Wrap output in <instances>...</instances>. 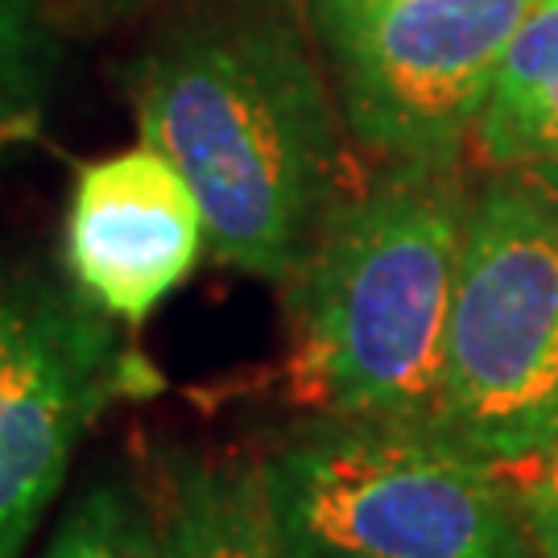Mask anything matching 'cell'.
<instances>
[{
    "label": "cell",
    "instance_id": "9c48e42d",
    "mask_svg": "<svg viewBox=\"0 0 558 558\" xmlns=\"http://www.w3.org/2000/svg\"><path fill=\"white\" fill-rule=\"evenodd\" d=\"M54 75V38L41 0H0V161L38 133Z\"/></svg>",
    "mask_w": 558,
    "mask_h": 558
},
{
    "label": "cell",
    "instance_id": "7c38bea8",
    "mask_svg": "<svg viewBox=\"0 0 558 558\" xmlns=\"http://www.w3.org/2000/svg\"><path fill=\"white\" fill-rule=\"evenodd\" d=\"M513 179L525 182V186H530V191L550 207V216L558 220V166H546V170H525V174H513Z\"/></svg>",
    "mask_w": 558,
    "mask_h": 558
},
{
    "label": "cell",
    "instance_id": "5b68a950",
    "mask_svg": "<svg viewBox=\"0 0 558 558\" xmlns=\"http://www.w3.org/2000/svg\"><path fill=\"white\" fill-rule=\"evenodd\" d=\"M538 0H311L348 133L389 166L459 170Z\"/></svg>",
    "mask_w": 558,
    "mask_h": 558
},
{
    "label": "cell",
    "instance_id": "3957f363",
    "mask_svg": "<svg viewBox=\"0 0 558 558\" xmlns=\"http://www.w3.org/2000/svg\"><path fill=\"white\" fill-rule=\"evenodd\" d=\"M265 484L281 558H534L505 468L430 422L311 418Z\"/></svg>",
    "mask_w": 558,
    "mask_h": 558
},
{
    "label": "cell",
    "instance_id": "7a4b0ae2",
    "mask_svg": "<svg viewBox=\"0 0 558 558\" xmlns=\"http://www.w3.org/2000/svg\"><path fill=\"white\" fill-rule=\"evenodd\" d=\"M472 191L389 166L319 228L290 290V398L315 418L430 422Z\"/></svg>",
    "mask_w": 558,
    "mask_h": 558
},
{
    "label": "cell",
    "instance_id": "8fae6325",
    "mask_svg": "<svg viewBox=\"0 0 558 558\" xmlns=\"http://www.w3.org/2000/svg\"><path fill=\"white\" fill-rule=\"evenodd\" d=\"M500 468L513 484L525 534L534 542V558H558V447Z\"/></svg>",
    "mask_w": 558,
    "mask_h": 558
},
{
    "label": "cell",
    "instance_id": "6da1fadb",
    "mask_svg": "<svg viewBox=\"0 0 558 558\" xmlns=\"http://www.w3.org/2000/svg\"><path fill=\"white\" fill-rule=\"evenodd\" d=\"M141 145L195 186L207 253L286 281L356 186L348 124L286 0H216L170 21L124 71Z\"/></svg>",
    "mask_w": 558,
    "mask_h": 558
},
{
    "label": "cell",
    "instance_id": "30bf717a",
    "mask_svg": "<svg viewBox=\"0 0 558 558\" xmlns=\"http://www.w3.org/2000/svg\"><path fill=\"white\" fill-rule=\"evenodd\" d=\"M41 558H158L145 493L133 480H96L71 500Z\"/></svg>",
    "mask_w": 558,
    "mask_h": 558
},
{
    "label": "cell",
    "instance_id": "52a82bcc",
    "mask_svg": "<svg viewBox=\"0 0 558 558\" xmlns=\"http://www.w3.org/2000/svg\"><path fill=\"white\" fill-rule=\"evenodd\" d=\"M203 253L199 195L158 149L137 145L80 170L62 223V265L100 315L145 323L195 274Z\"/></svg>",
    "mask_w": 558,
    "mask_h": 558
},
{
    "label": "cell",
    "instance_id": "8992f818",
    "mask_svg": "<svg viewBox=\"0 0 558 558\" xmlns=\"http://www.w3.org/2000/svg\"><path fill=\"white\" fill-rule=\"evenodd\" d=\"M124 385L117 327L71 281L0 274V558H21L83 430Z\"/></svg>",
    "mask_w": 558,
    "mask_h": 558
},
{
    "label": "cell",
    "instance_id": "277c9868",
    "mask_svg": "<svg viewBox=\"0 0 558 558\" xmlns=\"http://www.w3.org/2000/svg\"><path fill=\"white\" fill-rule=\"evenodd\" d=\"M430 426L493 463L558 447V220L513 174L468 207Z\"/></svg>",
    "mask_w": 558,
    "mask_h": 558
},
{
    "label": "cell",
    "instance_id": "ba28073f",
    "mask_svg": "<svg viewBox=\"0 0 558 558\" xmlns=\"http://www.w3.org/2000/svg\"><path fill=\"white\" fill-rule=\"evenodd\" d=\"M145 500L158 558H281L265 456L161 451Z\"/></svg>",
    "mask_w": 558,
    "mask_h": 558
}]
</instances>
